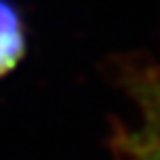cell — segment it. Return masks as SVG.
Wrapping results in <instances>:
<instances>
[{
    "label": "cell",
    "mask_w": 160,
    "mask_h": 160,
    "mask_svg": "<svg viewBox=\"0 0 160 160\" xmlns=\"http://www.w3.org/2000/svg\"><path fill=\"white\" fill-rule=\"evenodd\" d=\"M112 148L123 160H160V133L143 125H121L112 133Z\"/></svg>",
    "instance_id": "obj_3"
},
{
    "label": "cell",
    "mask_w": 160,
    "mask_h": 160,
    "mask_svg": "<svg viewBox=\"0 0 160 160\" xmlns=\"http://www.w3.org/2000/svg\"><path fill=\"white\" fill-rule=\"evenodd\" d=\"M27 54V27L12 0H0V79L11 75Z\"/></svg>",
    "instance_id": "obj_2"
},
{
    "label": "cell",
    "mask_w": 160,
    "mask_h": 160,
    "mask_svg": "<svg viewBox=\"0 0 160 160\" xmlns=\"http://www.w3.org/2000/svg\"><path fill=\"white\" fill-rule=\"evenodd\" d=\"M117 81L135 106L143 127L160 133V65L148 60H123L117 65Z\"/></svg>",
    "instance_id": "obj_1"
}]
</instances>
